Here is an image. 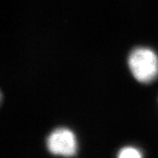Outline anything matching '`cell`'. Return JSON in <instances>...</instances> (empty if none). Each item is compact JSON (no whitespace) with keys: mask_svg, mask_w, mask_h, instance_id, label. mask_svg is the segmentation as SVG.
<instances>
[{"mask_svg":"<svg viewBox=\"0 0 158 158\" xmlns=\"http://www.w3.org/2000/svg\"><path fill=\"white\" fill-rule=\"evenodd\" d=\"M128 65L137 81L149 83L158 76V56L148 48H136L128 56Z\"/></svg>","mask_w":158,"mask_h":158,"instance_id":"cell-1","label":"cell"},{"mask_svg":"<svg viewBox=\"0 0 158 158\" xmlns=\"http://www.w3.org/2000/svg\"><path fill=\"white\" fill-rule=\"evenodd\" d=\"M47 147L54 155L72 156L77 153V139L73 131L60 127L50 134L47 139Z\"/></svg>","mask_w":158,"mask_h":158,"instance_id":"cell-2","label":"cell"},{"mask_svg":"<svg viewBox=\"0 0 158 158\" xmlns=\"http://www.w3.org/2000/svg\"><path fill=\"white\" fill-rule=\"evenodd\" d=\"M118 156L120 158H139L141 157L142 154L137 148L133 147H124L118 152Z\"/></svg>","mask_w":158,"mask_h":158,"instance_id":"cell-3","label":"cell"}]
</instances>
